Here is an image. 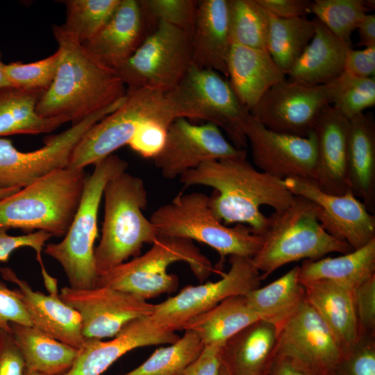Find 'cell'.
Wrapping results in <instances>:
<instances>
[{
  "instance_id": "1",
  "label": "cell",
  "mask_w": 375,
  "mask_h": 375,
  "mask_svg": "<svg viewBox=\"0 0 375 375\" xmlns=\"http://www.w3.org/2000/svg\"><path fill=\"white\" fill-rule=\"evenodd\" d=\"M185 187L205 185L216 192L210 197V207L226 224H246L262 235L268 217L261 211L268 206L274 211L288 208L294 195L283 180L257 170L247 158H224L206 161L179 177Z\"/></svg>"
},
{
  "instance_id": "2",
  "label": "cell",
  "mask_w": 375,
  "mask_h": 375,
  "mask_svg": "<svg viewBox=\"0 0 375 375\" xmlns=\"http://www.w3.org/2000/svg\"><path fill=\"white\" fill-rule=\"evenodd\" d=\"M60 61L55 78L36 107L43 117H62L75 125L126 92L115 69L99 60L59 25H52Z\"/></svg>"
},
{
  "instance_id": "3",
  "label": "cell",
  "mask_w": 375,
  "mask_h": 375,
  "mask_svg": "<svg viewBox=\"0 0 375 375\" xmlns=\"http://www.w3.org/2000/svg\"><path fill=\"white\" fill-rule=\"evenodd\" d=\"M178 117L192 119V112L177 88L126 89L124 103L90 128L74 147L67 168L84 169L128 144L144 121L158 119L169 124Z\"/></svg>"
},
{
  "instance_id": "4",
  "label": "cell",
  "mask_w": 375,
  "mask_h": 375,
  "mask_svg": "<svg viewBox=\"0 0 375 375\" xmlns=\"http://www.w3.org/2000/svg\"><path fill=\"white\" fill-rule=\"evenodd\" d=\"M101 237L94 249L98 274L140 255L144 244L158 237L156 228L143 214L147 205L144 181L128 172L112 178L105 185Z\"/></svg>"
},
{
  "instance_id": "5",
  "label": "cell",
  "mask_w": 375,
  "mask_h": 375,
  "mask_svg": "<svg viewBox=\"0 0 375 375\" xmlns=\"http://www.w3.org/2000/svg\"><path fill=\"white\" fill-rule=\"evenodd\" d=\"M87 176L85 169L66 167L22 188L0 201V226L65 236L80 205Z\"/></svg>"
},
{
  "instance_id": "6",
  "label": "cell",
  "mask_w": 375,
  "mask_h": 375,
  "mask_svg": "<svg viewBox=\"0 0 375 375\" xmlns=\"http://www.w3.org/2000/svg\"><path fill=\"white\" fill-rule=\"evenodd\" d=\"M268 217L259 251L251 258L262 274L261 280L281 267L300 260H317L331 253H348L353 249L328 233L319 223L317 206L294 196L291 204Z\"/></svg>"
},
{
  "instance_id": "7",
  "label": "cell",
  "mask_w": 375,
  "mask_h": 375,
  "mask_svg": "<svg viewBox=\"0 0 375 375\" xmlns=\"http://www.w3.org/2000/svg\"><path fill=\"white\" fill-rule=\"evenodd\" d=\"M128 162L112 154L94 164L87 176L82 199L63 239L46 244L44 252L63 269L69 287L88 289L95 287L99 276L94 260V242L98 235V212L106 183L124 172Z\"/></svg>"
},
{
  "instance_id": "8",
  "label": "cell",
  "mask_w": 375,
  "mask_h": 375,
  "mask_svg": "<svg viewBox=\"0 0 375 375\" xmlns=\"http://www.w3.org/2000/svg\"><path fill=\"white\" fill-rule=\"evenodd\" d=\"M187 263L196 278L205 281L214 271L210 260L193 241L158 235L146 253L99 275L95 287H108L139 296L146 300L177 290L176 275L169 274V265Z\"/></svg>"
},
{
  "instance_id": "9",
  "label": "cell",
  "mask_w": 375,
  "mask_h": 375,
  "mask_svg": "<svg viewBox=\"0 0 375 375\" xmlns=\"http://www.w3.org/2000/svg\"><path fill=\"white\" fill-rule=\"evenodd\" d=\"M209 202L210 197L202 192L180 194L158 208L149 219L158 235L185 238L210 247L219 254L220 263L226 256L252 258L261 247L262 237L248 226L223 224Z\"/></svg>"
},
{
  "instance_id": "10",
  "label": "cell",
  "mask_w": 375,
  "mask_h": 375,
  "mask_svg": "<svg viewBox=\"0 0 375 375\" xmlns=\"http://www.w3.org/2000/svg\"><path fill=\"white\" fill-rule=\"evenodd\" d=\"M191 65V37L160 21L115 72L128 90L147 88L169 90L179 83Z\"/></svg>"
},
{
  "instance_id": "11",
  "label": "cell",
  "mask_w": 375,
  "mask_h": 375,
  "mask_svg": "<svg viewBox=\"0 0 375 375\" xmlns=\"http://www.w3.org/2000/svg\"><path fill=\"white\" fill-rule=\"evenodd\" d=\"M124 99L123 97L65 131L46 138L44 145L35 151H18L10 140L0 138V188L22 189L53 171L66 168L82 136L117 109Z\"/></svg>"
},
{
  "instance_id": "12",
  "label": "cell",
  "mask_w": 375,
  "mask_h": 375,
  "mask_svg": "<svg viewBox=\"0 0 375 375\" xmlns=\"http://www.w3.org/2000/svg\"><path fill=\"white\" fill-rule=\"evenodd\" d=\"M229 262L228 272L220 280L185 287L177 294L154 304L151 317L164 328L175 332L224 299L244 296L260 286L259 271L251 258L231 256Z\"/></svg>"
},
{
  "instance_id": "13",
  "label": "cell",
  "mask_w": 375,
  "mask_h": 375,
  "mask_svg": "<svg viewBox=\"0 0 375 375\" xmlns=\"http://www.w3.org/2000/svg\"><path fill=\"white\" fill-rule=\"evenodd\" d=\"M334 91V80L307 85L285 78L268 90L249 113L273 131L306 137L322 109L331 105Z\"/></svg>"
},
{
  "instance_id": "14",
  "label": "cell",
  "mask_w": 375,
  "mask_h": 375,
  "mask_svg": "<svg viewBox=\"0 0 375 375\" xmlns=\"http://www.w3.org/2000/svg\"><path fill=\"white\" fill-rule=\"evenodd\" d=\"M194 119H203L222 128L233 145L247 147L243 128L250 113L240 102L229 81L219 72L191 65L176 85Z\"/></svg>"
},
{
  "instance_id": "15",
  "label": "cell",
  "mask_w": 375,
  "mask_h": 375,
  "mask_svg": "<svg viewBox=\"0 0 375 375\" xmlns=\"http://www.w3.org/2000/svg\"><path fill=\"white\" fill-rule=\"evenodd\" d=\"M235 158H247V151L230 143L217 125H197L178 117L169 125L165 145L153 162L163 177L173 179L206 161Z\"/></svg>"
},
{
  "instance_id": "16",
  "label": "cell",
  "mask_w": 375,
  "mask_h": 375,
  "mask_svg": "<svg viewBox=\"0 0 375 375\" xmlns=\"http://www.w3.org/2000/svg\"><path fill=\"white\" fill-rule=\"evenodd\" d=\"M60 297L80 315L86 339L113 338L131 321L150 316L154 307L139 296L108 287L65 286Z\"/></svg>"
},
{
  "instance_id": "17",
  "label": "cell",
  "mask_w": 375,
  "mask_h": 375,
  "mask_svg": "<svg viewBox=\"0 0 375 375\" xmlns=\"http://www.w3.org/2000/svg\"><path fill=\"white\" fill-rule=\"evenodd\" d=\"M276 354L290 357L318 375H333L344 355L306 299L278 327Z\"/></svg>"
},
{
  "instance_id": "18",
  "label": "cell",
  "mask_w": 375,
  "mask_h": 375,
  "mask_svg": "<svg viewBox=\"0 0 375 375\" xmlns=\"http://www.w3.org/2000/svg\"><path fill=\"white\" fill-rule=\"evenodd\" d=\"M283 181L293 195L315 203L317 218L324 229L353 250L375 239V216L352 192L342 195L326 193L307 178L293 177Z\"/></svg>"
},
{
  "instance_id": "19",
  "label": "cell",
  "mask_w": 375,
  "mask_h": 375,
  "mask_svg": "<svg viewBox=\"0 0 375 375\" xmlns=\"http://www.w3.org/2000/svg\"><path fill=\"white\" fill-rule=\"evenodd\" d=\"M243 132L260 171L281 180L293 177L314 180L317 150L313 131L306 137L281 133L250 115Z\"/></svg>"
},
{
  "instance_id": "20",
  "label": "cell",
  "mask_w": 375,
  "mask_h": 375,
  "mask_svg": "<svg viewBox=\"0 0 375 375\" xmlns=\"http://www.w3.org/2000/svg\"><path fill=\"white\" fill-rule=\"evenodd\" d=\"M180 337L151 316L131 321L108 341L87 339L70 369L64 375H101L122 356L135 349L175 342Z\"/></svg>"
},
{
  "instance_id": "21",
  "label": "cell",
  "mask_w": 375,
  "mask_h": 375,
  "mask_svg": "<svg viewBox=\"0 0 375 375\" xmlns=\"http://www.w3.org/2000/svg\"><path fill=\"white\" fill-rule=\"evenodd\" d=\"M0 273L4 280L17 285L15 289L33 326L77 350L84 347L87 339L82 333L81 316L61 299L60 294L35 291L9 267H1Z\"/></svg>"
},
{
  "instance_id": "22",
  "label": "cell",
  "mask_w": 375,
  "mask_h": 375,
  "mask_svg": "<svg viewBox=\"0 0 375 375\" xmlns=\"http://www.w3.org/2000/svg\"><path fill=\"white\" fill-rule=\"evenodd\" d=\"M349 126V120L330 104L322 109L312 130L317 150L313 182L326 193L351 192L347 168Z\"/></svg>"
},
{
  "instance_id": "23",
  "label": "cell",
  "mask_w": 375,
  "mask_h": 375,
  "mask_svg": "<svg viewBox=\"0 0 375 375\" xmlns=\"http://www.w3.org/2000/svg\"><path fill=\"white\" fill-rule=\"evenodd\" d=\"M147 24L139 1L121 0L104 27L83 44L103 65L115 70L147 36Z\"/></svg>"
},
{
  "instance_id": "24",
  "label": "cell",
  "mask_w": 375,
  "mask_h": 375,
  "mask_svg": "<svg viewBox=\"0 0 375 375\" xmlns=\"http://www.w3.org/2000/svg\"><path fill=\"white\" fill-rule=\"evenodd\" d=\"M278 328L259 319L231 337L220 351L228 375H268L277 353Z\"/></svg>"
},
{
  "instance_id": "25",
  "label": "cell",
  "mask_w": 375,
  "mask_h": 375,
  "mask_svg": "<svg viewBox=\"0 0 375 375\" xmlns=\"http://www.w3.org/2000/svg\"><path fill=\"white\" fill-rule=\"evenodd\" d=\"M192 43V65L228 76L227 59L231 42L228 0L198 1Z\"/></svg>"
},
{
  "instance_id": "26",
  "label": "cell",
  "mask_w": 375,
  "mask_h": 375,
  "mask_svg": "<svg viewBox=\"0 0 375 375\" xmlns=\"http://www.w3.org/2000/svg\"><path fill=\"white\" fill-rule=\"evenodd\" d=\"M227 72L233 92L249 112L268 90L286 78L267 50L235 44L231 45Z\"/></svg>"
},
{
  "instance_id": "27",
  "label": "cell",
  "mask_w": 375,
  "mask_h": 375,
  "mask_svg": "<svg viewBox=\"0 0 375 375\" xmlns=\"http://www.w3.org/2000/svg\"><path fill=\"white\" fill-rule=\"evenodd\" d=\"M302 285L306 299L346 353L358 340L354 290L328 281H310Z\"/></svg>"
},
{
  "instance_id": "28",
  "label": "cell",
  "mask_w": 375,
  "mask_h": 375,
  "mask_svg": "<svg viewBox=\"0 0 375 375\" xmlns=\"http://www.w3.org/2000/svg\"><path fill=\"white\" fill-rule=\"evenodd\" d=\"M315 19L312 40L287 74L290 80L307 85L326 84L338 77L352 48Z\"/></svg>"
},
{
  "instance_id": "29",
  "label": "cell",
  "mask_w": 375,
  "mask_h": 375,
  "mask_svg": "<svg viewBox=\"0 0 375 375\" xmlns=\"http://www.w3.org/2000/svg\"><path fill=\"white\" fill-rule=\"evenodd\" d=\"M351 192L371 212L375 206V124L360 113L349 119L347 156Z\"/></svg>"
},
{
  "instance_id": "30",
  "label": "cell",
  "mask_w": 375,
  "mask_h": 375,
  "mask_svg": "<svg viewBox=\"0 0 375 375\" xmlns=\"http://www.w3.org/2000/svg\"><path fill=\"white\" fill-rule=\"evenodd\" d=\"M10 327L26 369L44 375H64L73 365L78 350L33 326L11 322Z\"/></svg>"
},
{
  "instance_id": "31",
  "label": "cell",
  "mask_w": 375,
  "mask_h": 375,
  "mask_svg": "<svg viewBox=\"0 0 375 375\" xmlns=\"http://www.w3.org/2000/svg\"><path fill=\"white\" fill-rule=\"evenodd\" d=\"M375 275V239L338 257L304 260L299 266L301 283L328 281L355 290Z\"/></svg>"
},
{
  "instance_id": "32",
  "label": "cell",
  "mask_w": 375,
  "mask_h": 375,
  "mask_svg": "<svg viewBox=\"0 0 375 375\" xmlns=\"http://www.w3.org/2000/svg\"><path fill=\"white\" fill-rule=\"evenodd\" d=\"M259 319L245 295L233 296L192 318L183 329L194 332L204 347L222 348L231 337Z\"/></svg>"
},
{
  "instance_id": "33",
  "label": "cell",
  "mask_w": 375,
  "mask_h": 375,
  "mask_svg": "<svg viewBox=\"0 0 375 375\" xmlns=\"http://www.w3.org/2000/svg\"><path fill=\"white\" fill-rule=\"evenodd\" d=\"M43 93L14 87L0 90V137L49 133L69 122L65 117H43L37 113Z\"/></svg>"
},
{
  "instance_id": "34",
  "label": "cell",
  "mask_w": 375,
  "mask_h": 375,
  "mask_svg": "<svg viewBox=\"0 0 375 375\" xmlns=\"http://www.w3.org/2000/svg\"><path fill=\"white\" fill-rule=\"evenodd\" d=\"M247 301L260 319L278 328L306 299L299 279V266H295L279 278L245 295Z\"/></svg>"
},
{
  "instance_id": "35",
  "label": "cell",
  "mask_w": 375,
  "mask_h": 375,
  "mask_svg": "<svg viewBox=\"0 0 375 375\" xmlns=\"http://www.w3.org/2000/svg\"><path fill=\"white\" fill-rule=\"evenodd\" d=\"M269 15L267 50L287 75L312 40L315 19L306 17L281 19Z\"/></svg>"
},
{
  "instance_id": "36",
  "label": "cell",
  "mask_w": 375,
  "mask_h": 375,
  "mask_svg": "<svg viewBox=\"0 0 375 375\" xmlns=\"http://www.w3.org/2000/svg\"><path fill=\"white\" fill-rule=\"evenodd\" d=\"M228 10L231 44L267 50L269 13L256 0H228Z\"/></svg>"
},
{
  "instance_id": "37",
  "label": "cell",
  "mask_w": 375,
  "mask_h": 375,
  "mask_svg": "<svg viewBox=\"0 0 375 375\" xmlns=\"http://www.w3.org/2000/svg\"><path fill=\"white\" fill-rule=\"evenodd\" d=\"M203 348L194 332L185 330L175 342L158 349L140 365L122 375H181Z\"/></svg>"
},
{
  "instance_id": "38",
  "label": "cell",
  "mask_w": 375,
  "mask_h": 375,
  "mask_svg": "<svg viewBox=\"0 0 375 375\" xmlns=\"http://www.w3.org/2000/svg\"><path fill=\"white\" fill-rule=\"evenodd\" d=\"M121 0H67L66 21L60 26L82 44L108 23Z\"/></svg>"
},
{
  "instance_id": "39",
  "label": "cell",
  "mask_w": 375,
  "mask_h": 375,
  "mask_svg": "<svg viewBox=\"0 0 375 375\" xmlns=\"http://www.w3.org/2000/svg\"><path fill=\"white\" fill-rule=\"evenodd\" d=\"M368 10L365 0H315L311 13L333 35L351 46V34Z\"/></svg>"
},
{
  "instance_id": "40",
  "label": "cell",
  "mask_w": 375,
  "mask_h": 375,
  "mask_svg": "<svg viewBox=\"0 0 375 375\" xmlns=\"http://www.w3.org/2000/svg\"><path fill=\"white\" fill-rule=\"evenodd\" d=\"M331 105L349 120L375 105V78H358L343 72L334 79Z\"/></svg>"
},
{
  "instance_id": "41",
  "label": "cell",
  "mask_w": 375,
  "mask_h": 375,
  "mask_svg": "<svg viewBox=\"0 0 375 375\" xmlns=\"http://www.w3.org/2000/svg\"><path fill=\"white\" fill-rule=\"evenodd\" d=\"M60 61V52L36 62L4 64L6 76L11 87L45 92L52 83Z\"/></svg>"
},
{
  "instance_id": "42",
  "label": "cell",
  "mask_w": 375,
  "mask_h": 375,
  "mask_svg": "<svg viewBox=\"0 0 375 375\" xmlns=\"http://www.w3.org/2000/svg\"><path fill=\"white\" fill-rule=\"evenodd\" d=\"M139 3L146 21L165 22L192 37L198 1L140 0Z\"/></svg>"
},
{
  "instance_id": "43",
  "label": "cell",
  "mask_w": 375,
  "mask_h": 375,
  "mask_svg": "<svg viewBox=\"0 0 375 375\" xmlns=\"http://www.w3.org/2000/svg\"><path fill=\"white\" fill-rule=\"evenodd\" d=\"M333 375H375V337L360 336Z\"/></svg>"
},
{
  "instance_id": "44",
  "label": "cell",
  "mask_w": 375,
  "mask_h": 375,
  "mask_svg": "<svg viewBox=\"0 0 375 375\" xmlns=\"http://www.w3.org/2000/svg\"><path fill=\"white\" fill-rule=\"evenodd\" d=\"M170 124L158 119L144 121L138 126L128 144L142 157L153 159L165 145Z\"/></svg>"
},
{
  "instance_id": "45",
  "label": "cell",
  "mask_w": 375,
  "mask_h": 375,
  "mask_svg": "<svg viewBox=\"0 0 375 375\" xmlns=\"http://www.w3.org/2000/svg\"><path fill=\"white\" fill-rule=\"evenodd\" d=\"M358 337H375V275L354 290Z\"/></svg>"
},
{
  "instance_id": "46",
  "label": "cell",
  "mask_w": 375,
  "mask_h": 375,
  "mask_svg": "<svg viewBox=\"0 0 375 375\" xmlns=\"http://www.w3.org/2000/svg\"><path fill=\"white\" fill-rule=\"evenodd\" d=\"M8 230L6 227L0 226V262H8L11 253L17 249L30 247L35 251L40 267L44 266L42 251L46 242L52 237L50 233L37 231L22 235H10L7 233Z\"/></svg>"
},
{
  "instance_id": "47",
  "label": "cell",
  "mask_w": 375,
  "mask_h": 375,
  "mask_svg": "<svg viewBox=\"0 0 375 375\" xmlns=\"http://www.w3.org/2000/svg\"><path fill=\"white\" fill-rule=\"evenodd\" d=\"M11 322L32 326L16 289L0 280V331L10 333Z\"/></svg>"
},
{
  "instance_id": "48",
  "label": "cell",
  "mask_w": 375,
  "mask_h": 375,
  "mask_svg": "<svg viewBox=\"0 0 375 375\" xmlns=\"http://www.w3.org/2000/svg\"><path fill=\"white\" fill-rule=\"evenodd\" d=\"M26 365L10 333L0 331V375H25Z\"/></svg>"
},
{
  "instance_id": "49",
  "label": "cell",
  "mask_w": 375,
  "mask_h": 375,
  "mask_svg": "<svg viewBox=\"0 0 375 375\" xmlns=\"http://www.w3.org/2000/svg\"><path fill=\"white\" fill-rule=\"evenodd\" d=\"M344 72L358 78L374 76L375 46L354 50L347 53Z\"/></svg>"
},
{
  "instance_id": "50",
  "label": "cell",
  "mask_w": 375,
  "mask_h": 375,
  "mask_svg": "<svg viewBox=\"0 0 375 375\" xmlns=\"http://www.w3.org/2000/svg\"><path fill=\"white\" fill-rule=\"evenodd\" d=\"M272 15L281 19L306 17L311 14L312 1L256 0Z\"/></svg>"
},
{
  "instance_id": "51",
  "label": "cell",
  "mask_w": 375,
  "mask_h": 375,
  "mask_svg": "<svg viewBox=\"0 0 375 375\" xmlns=\"http://www.w3.org/2000/svg\"><path fill=\"white\" fill-rule=\"evenodd\" d=\"M221 349L212 346L204 347L199 357L181 375H219Z\"/></svg>"
},
{
  "instance_id": "52",
  "label": "cell",
  "mask_w": 375,
  "mask_h": 375,
  "mask_svg": "<svg viewBox=\"0 0 375 375\" xmlns=\"http://www.w3.org/2000/svg\"><path fill=\"white\" fill-rule=\"evenodd\" d=\"M268 375H318L297 360L276 354Z\"/></svg>"
},
{
  "instance_id": "53",
  "label": "cell",
  "mask_w": 375,
  "mask_h": 375,
  "mask_svg": "<svg viewBox=\"0 0 375 375\" xmlns=\"http://www.w3.org/2000/svg\"><path fill=\"white\" fill-rule=\"evenodd\" d=\"M359 35V45L365 47L375 46V15L366 14L357 28Z\"/></svg>"
},
{
  "instance_id": "54",
  "label": "cell",
  "mask_w": 375,
  "mask_h": 375,
  "mask_svg": "<svg viewBox=\"0 0 375 375\" xmlns=\"http://www.w3.org/2000/svg\"><path fill=\"white\" fill-rule=\"evenodd\" d=\"M0 58H1V51H0ZM3 66H4V63L1 62L0 60V90L5 88H8V87H11V85L10 82L8 81L6 76V74L4 72Z\"/></svg>"
},
{
  "instance_id": "55",
  "label": "cell",
  "mask_w": 375,
  "mask_h": 375,
  "mask_svg": "<svg viewBox=\"0 0 375 375\" xmlns=\"http://www.w3.org/2000/svg\"><path fill=\"white\" fill-rule=\"evenodd\" d=\"M21 188H0V201L19 191Z\"/></svg>"
},
{
  "instance_id": "56",
  "label": "cell",
  "mask_w": 375,
  "mask_h": 375,
  "mask_svg": "<svg viewBox=\"0 0 375 375\" xmlns=\"http://www.w3.org/2000/svg\"><path fill=\"white\" fill-rule=\"evenodd\" d=\"M25 375H44V374H41L38 372H35L26 369Z\"/></svg>"
},
{
  "instance_id": "57",
  "label": "cell",
  "mask_w": 375,
  "mask_h": 375,
  "mask_svg": "<svg viewBox=\"0 0 375 375\" xmlns=\"http://www.w3.org/2000/svg\"><path fill=\"white\" fill-rule=\"evenodd\" d=\"M219 375H228L225 371V369L221 367L220 374Z\"/></svg>"
}]
</instances>
